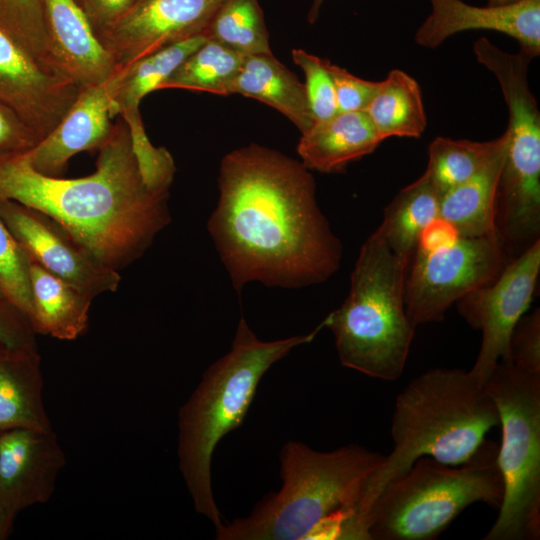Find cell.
Instances as JSON below:
<instances>
[{
  "instance_id": "obj_1",
  "label": "cell",
  "mask_w": 540,
  "mask_h": 540,
  "mask_svg": "<svg viewBox=\"0 0 540 540\" xmlns=\"http://www.w3.org/2000/svg\"><path fill=\"white\" fill-rule=\"evenodd\" d=\"M219 198L207 228L233 288L320 284L340 268L343 246L316 199L311 171L251 143L221 160Z\"/></svg>"
},
{
  "instance_id": "obj_2",
  "label": "cell",
  "mask_w": 540,
  "mask_h": 540,
  "mask_svg": "<svg viewBox=\"0 0 540 540\" xmlns=\"http://www.w3.org/2000/svg\"><path fill=\"white\" fill-rule=\"evenodd\" d=\"M168 198L145 184L121 118L98 149L96 170L85 177L43 175L27 152L0 158V199L49 215L118 272L139 259L170 223Z\"/></svg>"
},
{
  "instance_id": "obj_3",
  "label": "cell",
  "mask_w": 540,
  "mask_h": 540,
  "mask_svg": "<svg viewBox=\"0 0 540 540\" xmlns=\"http://www.w3.org/2000/svg\"><path fill=\"white\" fill-rule=\"evenodd\" d=\"M496 426L497 407L470 371L431 368L412 379L395 401L390 429L393 449L368 480L351 513L357 536L366 539L363 521L379 493L417 459L431 457L459 465Z\"/></svg>"
},
{
  "instance_id": "obj_4",
  "label": "cell",
  "mask_w": 540,
  "mask_h": 540,
  "mask_svg": "<svg viewBox=\"0 0 540 540\" xmlns=\"http://www.w3.org/2000/svg\"><path fill=\"white\" fill-rule=\"evenodd\" d=\"M324 328L273 341L260 340L241 316L230 350L212 363L178 412V460L197 513L222 523L212 491L211 464L218 443L243 423L265 373Z\"/></svg>"
},
{
  "instance_id": "obj_5",
  "label": "cell",
  "mask_w": 540,
  "mask_h": 540,
  "mask_svg": "<svg viewBox=\"0 0 540 540\" xmlns=\"http://www.w3.org/2000/svg\"><path fill=\"white\" fill-rule=\"evenodd\" d=\"M385 455L350 444L321 452L299 441L280 450L282 486L242 518L215 528L217 540H308L339 512L351 513Z\"/></svg>"
},
{
  "instance_id": "obj_6",
  "label": "cell",
  "mask_w": 540,
  "mask_h": 540,
  "mask_svg": "<svg viewBox=\"0 0 540 540\" xmlns=\"http://www.w3.org/2000/svg\"><path fill=\"white\" fill-rule=\"evenodd\" d=\"M408 264L379 228L362 244L347 297L321 321L343 366L384 381L401 377L416 330L404 301Z\"/></svg>"
},
{
  "instance_id": "obj_7",
  "label": "cell",
  "mask_w": 540,
  "mask_h": 540,
  "mask_svg": "<svg viewBox=\"0 0 540 540\" xmlns=\"http://www.w3.org/2000/svg\"><path fill=\"white\" fill-rule=\"evenodd\" d=\"M498 446L485 439L459 465L417 459L371 504L363 521L366 540H432L474 503L499 509L504 483Z\"/></svg>"
},
{
  "instance_id": "obj_8",
  "label": "cell",
  "mask_w": 540,
  "mask_h": 540,
  "mask_svg": "<svg viewBox=\"0 0 540 540\" xmlns=\"http://www.w3.org/2000/svg\"><path fill=\"white\" fill-rule=\"evenodd\" d=\"M501 427L504 496L486 540L540 538V374L499 361L484 383Z\"/></svg>"
},
{
  "instance_id": "obj_9",
  "label": "cell",
  "mask_w": 540,
  "mask_h": 540,
  "mask_svg": "<svg viewBox=\"0 0 540 540\" xmlns=\"http://www.w3.org/2000/svg\"><path fill=\"white\" fill-rule=\"evenodd\" d=\"M508 261L497 236L459 237L438 251H416L404 286L409 319L416 327L443 320L453 304L492 282Z\"/></svg>"
},
{
  "instance_id": "obj_10",
  "label": "cell",
  "mask_w": 540,
  "mask_h": 540,
  "mask_svg": "<svg viewBox=\"0 0 540 540\" xmlns=\"http://www.w3.org/2000/svg\"><path fill=\"white\" fill-rule=\"evenodd\" d=\"M540 273V239L510 259L490 283L456 302L461 316L482 340L470 373L484 385L499 361H509L511 333L526 313Z\"/></svg>"
},
{
  "instance_id": "obj_11",
  "label": "cell",
  "mask_w": 540,
  "mask_h": 540,
  "mask_svg": "<svg viewBox=\"0 0 540 540\" xmlns=\"http://www.w3.org/2000/svg\"><path fill=\"white\" fill-rule=\"evenodd\" d=\"M0 218L29 257L49 272L93 298L117 290L119 272L102 264L49 215L0 199Z\"/></svg>"
},
{
  "instance_id": "obj_12",
  "label": "cell",
  "mask_w": 540,
  "mask_h": 540,
  "mask_svg": "<svg viewBox=\"0 0 540 540\" xmlns=\"http://www.w3.org/2000/svg\"><path fill=\"white\" fill-rule=\"evenodd\" d=\"M223 0H135L96 35L123 68L166 46L205 34Z\"/></svg>"
},
{
  "instance_id": "obj_13",
  "label": "cell",
  "mask_w": 540,
  "mask_h": 540,
  "mask_svg": "<svg viewBox=\"0 0 540 540\" xmlns=\"http://www.w3.org/2000/svg\"><path fill=\"white\" fill-rule=\"evenodd\" d=\"M80 87L43 68L0 28V102L41 141L64 117Z\"/></svg>"
},
{
  "instance_id": "obj_14",
  "label": "cell",
  "mask_w": 540,
  "mask_h": 540,
  "mask_svg": "<svg viewBox=\"0 0 540 540\" xmlns=\"http://www.w3.org/2000/svg\"><path fill=\"white\" fill-rule=\"evenodd\" d=\"M65 464L64 451L53 429L1 432V508L15 520L24 509L47 502Z\"/></svg>"
},
{
  "instance_id": "obj_15",
  "label": "cell",
  "mask_w": 540,
  "mask_h": 540,
  "mask_svg": "<svg viewBox=\"0 0 540 540\" xmlns=\"http://www.w3.org/2000/svg\"><path fill=\"white\" fill-rule=\"evenodd\" d=\"M431 12L415 33V42L436 48L454 34L491 30L514 38L532 58L540 54V0L478 7L461 0H429Z\"/></svg>"
},
{
  "instance_id": "obj_16",
  "label": "cell",
  "mask_w": 540,
  "mask_h": 540,
  "mask_svg": "<svg viewBox=\"0 0 540 540\" xmlns=\"http://www.w3.org/2000/svg\"><path fill=\"white\" fill-rule=\"evenodd\" d=\"M112 118L107 81L81 87L60 122L27 152L31 166L43 175L61 177L74 155L105 143Z\"/></svg>"
},
{
  "instance_id": "obj_17",
  "label": "cell",
  "mask_w": 540,
  "mask_h": 540,
  "mask_svg": "<svg viewBox=\"0 0 540 540\" xmlns=\"http://www.w3.org/2000/svg\"><path fill=\"white\" fill-rule=\"evenodd\" d=\"M55 72L78 87L106 82L117 65L77 0H42Z\"/></svg>"
},
{
  "instance_id": "obj_18",
  "label": "cell",
  "mask_w": 540,
  "mask_h": 540,
  "mask_svg": "<svg viewBox=\"0 0 540 540\" xmlns=\"http://www.w3.org/2000/svg\"><path fill=\"white\" fill-rule=\"evenodd\" d=\"M382 141L365 111L338 112L302 133L297 153L310 171L342 173Z\"/></svg>"
},
{
  "instance_id": "obj_19",
  "label": "cell",
  "mask_w": 540,
  "mask_h": 540,
  "mask_svg": "<svg viewBox=\"0 0 540 540\" xmlns=\"http://www.w3.org/2000/svg\"><path fill=\"white\" fill-rule=\"evenodd\" d=\"M38 348L0 342V433L17 428L50 430L43 400Z\"/></svg>"
},
{
  "instance_id": "obj_20",
  "label": "cell",
  "mask_w": 540,
  "mask_h": 540,
  "mask_svg": "<svg viewBox=\"0 0 540 540\" xmlns=\"http://www.w3.org/2000/svg\"><path fill=\"white\" fill-rule=\"evenodd\" d=\"M230 93L271 106L288 118L301 134L315 124L304 84L272 53L245 55Z\"/></svg>"
},
{
  "instance_id": "obj_21",
  "label": "cell",
  "mask_w": 540,
  "mask_h": 540,
  "mask_svg": "<svg viewBox=\"0 0 540 540\" xmlns=\"http://www.w3.org/2000/svg\"><path fill=\"white\" fill-rule=\"evenodd\" d=\"M30 260L35 332L59 340L77 339L88 327L89 309L94 298Z\"/></svg>"
},
{
  "instance_id": "obj_22",
  "label": "cell",
  "mask_w": 540,
  "mask_h": 540,
  "mask_svg": "<svg viewBox=\"0 0 540 540\" xmlns=\"http://www.w3.org/2000/svg\"><path fill=\"white\" fill-rule=\"evenodd\" d=\"M204 34L166 46L137 61L117 68L107 80L112 115L126 118L140 114L142 99L162 84L205 40Z\"/></svg>"
},
{
  "instance_id": "obj_23",
  "label": "cell",
  "mask_w": 540,
  "mask_h": 540,
  "mask_svg": "<svg viewBox=\"0 0 540 540\" xmlns=\"http://www.w3.org/2000/svg\"><path fill=\"white\" fill-rule=\"evenodd\" d=\"M505 150L506 144L476 175L441 194L439 216L450 222L460 237L497 236L495 201Z\"/></svg>"
},
{
  "instance_id": "obj_24",
  "label": "cell",
  "mask_w": 540,
  "mask_h": 540,
  "mask_svg": "<svg viewBox=\"0 0 540 540\" xmlns=\"http://www.w3.org/2000/svg\"><path fill=\"white\" fill-rule=\"evenodd\" d=\"M440 192L423 173L402 188L385 207L381 230L388 246L398 256L411 260L423 228L439 216Z\"/></svg>"
},
{
  "instance_id": "obj_25",
  "label": "cell",
  "mask_w": 540,
  "mask_h": 540,
  "mask_svg": "<svg viewBox=\"0 0 540 540\" xmlns=\"http://www.w3.org/2000/svg\"><path fill=\"white\" fill-rule=\"evenodd\" d=\"M365 112L384 141L420 137L427 124L418 82L400 69L391 70Z\"/></svg>"
},
{
  "instance_id": "obj_26",
  "label": "cell",
  "mask_w": 540,
  "mask_h": 540,
  "mask_svg": "<svg viewBox=\"0 0 540 540\" xmlns=\"http://www.w3.org/2000/svg\"><path fill=\"white\" fill-rule=\"evenodd\" d=\"M505 144V132L483 142L436 137L429 144L424 173L442 194L476 175Z\"/></svg>"
},
{
  "instance_id": "obj_27",
  "label": "cell",
  "mask_w": 540,
  "mask_h": 540,
  "mask_svg": "<svg viewBox=\"0 0 540 540\" xmlns=\"http://www.w3.org/2000/svg\"><path fill=\"white\" fill-rule=\"evenodd\" d=\"M245 55L206 39L162 84L161 89L179 88L216 95H230V88Z\"/></svg>"
},
{
  "instance_id": "obj_28",
  "label": "cell",
  "mask_w": 540,
  "mask_h": 540,
  "mask_svg": "<svg viewBox=\"0 0 540 540\" xmlns=\"http://www.w3.org/2000/svg\"><path fill=\"white\" fill-rule=\"evenodd\" d=\"M205 34L242 55L272 53L258 0H223Z\"/></svg>"
},
{
  "instance_id": "obj_29",
  "label": "cell",
  "mask_w": 540,
  "mask_h": 540,
  "mask_svg": "<svg viewBox=\"0 0 540 540\" xmlns=\"http://www.w3.org/2000/svg\"><path fill=\"white\" fill-rule=\"evenodd\" d=\"M0 28L43 68L56 74L42 0H0Z\"/></svg>"
},
{
  "instance_id": "obj_30",
  "label": "cell",
  "mask_w": 540,
  "mask_h": 540,
  "mask_svg": "<svg viewBox=\"0 0 540 540\" xmlns=\"http://www.w3.org/2000/svg\"><path fill=\"white\" fill-rule=\"evenodd\" d=\"M30 261L29 255L0 218V288L32 323Z\"/></svg>"
},
{
  "instance_id": "obj_31",
  "label": "cell",
  "mask_w": 540,
  "mask_h": 540,
  "mask_svg": "<svg viewBox=\"0 0 540 540\" xmlns=\"http://www.w3.org/2000/svg\"><path fill=\"white\" fill-rule=\"evenodd\" d=\"M124 122L128 126L132 149L145 184L153 191L169 193L176 171L172 156L165 148L152 145L141 116Z\"/></svg>"
},
{
  "instance_id": "obj_32",
  "label": "cell",
  "mask_w": 540,
  "mask_h": 540,
  "mask_svg": "<svg viewBox=\"0 0 540 540\" xmlns=\"http://www.w3.org/2000/svg\"><path fill=\"white\" fill-rule=\"evenodd\" d=\"M293 62L304 73L305 92L315 123L333 117L337 110L333 80L327 68V59L310 54L303 49H293Z\"/></svg>"
},
{
  "instance_id": "obj_33",
  "label": "cell",
  "mask_w": 540,
  "mask_h": 540,
  "mask_svg": "<svg viewBox=\"0 0 540 540\" xmlns=\"http://www.w3.org/2000/svg\"><path fill=\"white\" fill-rule=\"evenodd\" d=\"M529 372L540 374V310L524 314L509 340V361Z\"/></svg>"
},
{
  "instance_id": "obj_34",
  "label": "cell",
  "mask_w": 540,
  "mask_h": 540,
  "mask_svg": "<svg viewBox=\"0 0 540 540\" xmlns=\"http://www.w3.org/2000/svg\"><path fill=\"white\" fill-rule=\"evenodd\" d=\"M327 68L333 80L338 112L365 111L376 95L380 81L357 77L329 60Z\"/></svg>"
},
{
  "instance_id": "obj_35",
  "label": "cell",
  "mask_w": 540,
  "mask_h": 540,
  "mask_svg": "<svg viewBox=\"0 0 540 540\" xmlns=\"http://www.w3.org/2000/svg\"><path fill=\"white\" fill-rule=\"evenodd\" d=\"M37 333L28 316L0 294V342L18 348H38Z\"/></svg>"
},
{
  "instance_id": "obj_36",
  "label": "cell",
  "mask_w": 540,
  "mask_h": 540,
  "mask_svg": "<svg viewBox=\"0 0 540 540\" xmlns=\"http://www.w3.org/2000/svg\"><path fill=\"white\" fill-rule=\"evenodd\" d=\"M39 141L16 114L0 102V158L28 152Z\"/></svg>"
},
{
  "instance_id": "obj_37",
  "label": "cell",
  "mask_w": 540,
  "mask_h": 540,
  "mask_svg": "<svg viewBox=\"0 0 540 540\" xmlns=\"http://www.w3.org/2000/svg\"><path fill=\"white\" fill-rule=\"evenodd\" d=\"M135 0H81L80 6L97 34L124 14Z\"/></svg>"
},
{
  "instance_id": "obj_38",
  "label": "cell",
  "mask_w": 540,
  "mask_h": 540,
  "mask_svg": "<svg viewBox=\"0 0 540 540\" xmlns=\"http://www.w3.org/2000/svg\"><path fill=\"white\" fill-rule=\"evenodd\" d=\"M459 237L456 228L438 216L421 231L416 251L424 253L438 251L452 245Z\"/></svg>"
},
{
  "instance_id": "obj_39",
  "label": "cell",
  "mask_w": 540,
  "mask_h": 540,
  "mask_svg": "<svg viewBox=\"0 0 540 540\" xmlns=\"http://www.w3.org/2000/svg\"><path fill=\"white\" fill-rule=\"evenodd\" d=\"M14 519H12L0 506V540L6 539L12 532Z\"/></svg>"
},
{
  "instance_id": "obj_40",
  "label": "cell",
  "mask_w": 540,
  "mask_h": 540,
  "mask_svg": "<svg viewBox=\"0 0 540 540\" xmlns=\"http://www.w3.org/2000/svg\"><path fill=\"white\" fill-rule=\"evenodd\" d=\"M324 0H313L312 5L308 12V22L313 24L319 17L320 9Z\"/></svg>"
},
{
  "instance_id": "obj_41",
  "label": "cell",
  "mask_w": 540,
  "mask_h": 540,
  "mask_svg": "<svg viewBox=\"0 0 540 540\" xmlns=\"http://www.w3.org/2000/svg\"><path fill=\"white\" fill-rule=\"evenodd\" d=\"M525 0H488L489 6H505V5H512L517 4L519 2H522Z\"/></svg>"
},
{
  "instance_id": "obj_42",
  "label": "cell",
  "mask_w": 540,
  "mask_h": 540,
  "mask_svg": "<svg viewBox=\"0 0 540 540\" xmlns=\"http://www.w3.org/2000/svg\"><path fill=\"white\" fill-rule=\"evenodd\" d=\"M0 294L4 295L3 292H2V290H1V288H0Z\"/></svg>"
},
{
  "instance_id": "obj_43",
  "label": "cell",
  "mask_w": 540,
  "mask_h": 540,
  "mask_svg": "<svg viewBox=\"0 0 540 540\" xmlns=\"http://www.w3.org/2000/svg\"><path fill=\"white\" fill-rule=\"evenodd\" d=\"M77 1H78V3L80 4L81 0H77Z\"/></svg>"
}]
</instances>
